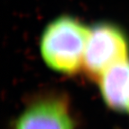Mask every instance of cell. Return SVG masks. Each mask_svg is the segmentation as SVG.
<instances>
[{
  "label": "cell",
  "mask_w": 129,
  "mask_h": 129,
  "mask_svg": "<svg viewBox=\"0 0 129 129\" xmlns=\"http://www.w3.org/2000/svg\"><path fill=\"white\" fill-rule=\"evenodd\" d=\"M90 28L72 16L63 15L48 23L41 35L40 51L50 69L72 75L83 69Z\"/></svg>",
  "instance_id": "cell-1"
},
{
  "label": "cell",
  "mask_w": 129,
  "mask_h": 129,
  "mask_svg": "<svg viewBox=\"0 0 129 129\" xmlns=\"http://www.w3.org/2000/svg\"><path fill=\"white\" fill-rule=\"evenodd\" d=\"M128 56L129 40L119 27L101 22L90 28L83 69L90 77L98 80L111 67L128 60Z\"/></svg>",
  "instance_id": "cell-2"
},
{
  "label": "cell",
  "mask_w": 129,
  "mask_h": 129,
  "mask_svg": "<svg viewBox=\"0 0 129 129\" xmlns=\"http://www.w3.org/2000/svg\"><path fill=\"white\" fill-rule=\"evenodd\" d=\"M70 106L64 97L48 95L32 101L22 111L14 129H75Z\"/></svg>",
  "instance_id": "cell-3"
},
{
  "label": "cell",
  "mask_w": 129,
  "mask_h": 129,
  "mask_svg": "<svg viewBox=\"0 0 129 129\" xmlns=\"http://www.w3.org/2000/svg\"><path fill=\"white\" fill-rule=\"evenodd\" d=\"M97 81L101 96L108 107L129 114V59L111 67Z\"/></svg>",
  "instance_id": "cell-4"
}]
</instances>
